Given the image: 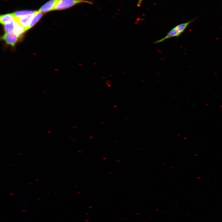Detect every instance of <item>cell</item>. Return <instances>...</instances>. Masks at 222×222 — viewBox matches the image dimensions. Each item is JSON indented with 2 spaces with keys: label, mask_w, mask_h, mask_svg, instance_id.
Here are the masks:
<instances>
[{
  "label": "cell",
  "mask_w": 222,
  "mask_h": 222,
  "mask_svg": "<svg viewBox=\"0 0 222 222\" xmlns=\"http://www.w3.org/2000/svg\"><path fill=\"white\" fill-rule=\"evenodd\" d=\"M191 22V21H189L176 26L172 28L167 33L165 36L160 39L155 41L154 43L155 44L158 43L162 42L167 39L174 37H178L184 31Z\"/></svg>",
  "instance_id": "6da1fadb"
},
{
  "label": "cell",
  "mask_w": 222,
  "mask_h": 222,
  "mask_svg": "<svg viewBox=\"0 0 222 222\" xmlns=\"http://www.w3.org/2000/svg\"><path fill=\"white\" fill-rule=\"evenodd\" d=\"M81 3L92 4V2L87 0H59L56 4L54 10H65Z\"/></svg>",
  "instance_id": "7a4b0ae2"
},
{
  "label": "cell",
  "mask_w": 222,
  "mask_h": 222,
  "mask_svg": "<svg viewBox=\"0 0 222 222\" xmlns=\"http://www.w3.org/2000/svg\"><path fill=\"white\" fill-rule=\"evenodd\" d=\"M18 38V36L14 33L10 34L6 33L2 36L1 38L4 40L8 44L14 47L17 42Z\"/></svg>",
  "instance_id": "3957f363"
},
{
  "label": "cell",
  "mask_w": 222,
  "mask_h": 222,
  "mask_svg": "<svg viewBox=\"0 0 222 222\" xmlns=\"http://www.w3.org/2000/svg\"><path fill=\"white\" fill-rule=\"evenodd\" d=\"M59 0H50L43 4L39 11L42 13L54 10V7Z\"/></svg>",
  "instance_id": "277c9868"
},
{
  "label": "cell",
  "mask_w": 222,
  "mask_h": 222,
  "mask_svg": "<svg viewBox=\"0 0 222 222\" xmlns=\"http://www.w3.org/2000/svg\"><path fill=\"white\" fill-rule=\"evenodd\" d=\"M34 15H28L19 18H15V20L22 25L27 30L30 21Z\"/></svg>",
  "instance_id": "5b68a950"
},
{
  "label": "cell",
  "mask_w": 222,
  "mask_h": 222,
  "mask_svg": "<svg viewBox=\"0 0 222 222\" xmlns=\"http://www.w3.org/2000/svg\"><path fill=\"white\" fill-rule=\"evenodd\" d=\"M43 15V13L38 11H36V13L33 16L28 25L27 30L29 29L34 26L41 18Z\"/></svg>",
  "instance_id": "8992f818"
},
{
  "label": "cell",
  "mask_w": 222,
  "mask_h": 222,
  "mask_svg": "<svg viewBox=\"0 0 222 222\" xmlns=\"http://www.w3.org/2000/svg\"><path fill=\"white\" fill-rule=\"evenodd\" d=\"M15 19V17L13 13L2 14L0 16V22L4 25Z\"/></svg>",
  "instance_id": "52a82bcc"
},
{
  "label": "cell",
  "mask_w": 222,
  "mask_h": 222,
  "mask_svg": "<svg viewBox=\"0 0 222 222\" xmlns=\"http://www.w3.org/2000/svg\"><path fill=\"white\" fill-rule=\"evenodd\" d=\"M36 11L23 10L16 11L13 13L15 18H19L24 16L34 15Z\"/></svg>",
  "instance_id": "ba28073f"
},
{
  "label": "cell",
  "mask_w": 222,
  "mask_h": 222,
  "mask_svg": "<svg viewBox=\"0 0 222 222\" xmlns=\"http://www.w3.org/2000/svg\"><path fill=\"white\" fill-rule=\"evenodd\" d=\"M26 31L25 29L20 24L15 21L14 33L20 38L23 33Z\"/></svg>",
  "instance_id": "9c48e42d"
},
{
  "label": "cell",
  "mask_w": 222,
  "mask_h": 222,
  "mask_svg": "<svg viewBox=\"0 0 222 222\" xmlns=\"http://www.w3.org/2000/svg\"><path fill=\"white\" fill-rule=\"evenodd\" d=\"M15 21L14 20L4 25L5 31L10 34L13 33L14 31Z\"/></svg>",
  "instance_id": "30bf717a"
},
{
  "label": "cell",
  "mask_w": 222,
  "mask_h": 222,
  "mask_svg": "<svg viewBox=\"0 0 222 222\" xmlns=\"http://www.w3.org/2000/svg\"><path fill=\"white\" fill-rule=\"evenodd\" d=\"M143 0H138L137 4V6L138 7H140L141 6V4L142 3V2Z\"/></svg>",
  "instance_id": "8fae6325"
}]
</instances>
